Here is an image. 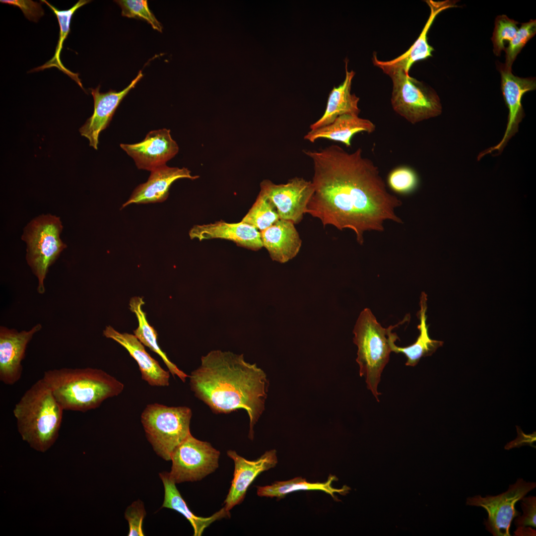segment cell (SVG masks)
I'll return each instance as SVG.
<instances>
[{
  "mask_svg": "<svg viewBox=\"0 0 536 536\" xmlns=\"http://www.w3.org/2000/svg\"><path fill=\"white\" fill-rule=\"evenodd\" d=\"M303 152L314 168V191L306 213L324 226L351 229L362 245L365 232L383 231L387 220L402 223L395 212L402 201L388 191L378 167L361 148L349 153L333 144Z\"/></svg>",
  "mask_w": 536,
  "mask_h": 536,
  "instance_id": "6da1fadb",
  "label": "cell"
},
{
  "mask_svg": "<svg viewBox=\"0 0 536 536\" xmlns=\"http://www.w3.org/2000/svg\"><path fill=\"white\" fill-rule=\"evenodd\" d=\"M195 396L217 413L243 409L250 419L249 438L265 410L268 381L256 364L243 355L213 350L202 357L201 364L189 376Z\"/></svg>",
  "mask_w": 536,
  "mask_h": 536,
  "instance_id": "7a4b0ae2",
  "label": "cell"
},
{
  "mask_svg": "<svg viewBox=\"0 0 536 536\" xmlns=\"http://www.w3.org/2000/svg\"><path fill=\"white\" fill-rule=\"evenodd\" d=\"M43 380L64 410L86 412L120 395L124 384L101 369H54L44 372Z\"/></svg>",
  "mask_w": 536,
  "mask_h": 536,
  "instance_id": "3957f363",
  "label": "cell"
},
{
  "mask_svg": "<svg viewBox=\"0 0 536 536\" xmlns=\"http://www.w3.org/2000/svg\"><path fill=\"white\" fill-rule=\"evenodd\" d=\"M64 410L41 378L23 394L13 413L23 440L36 451L45 452L58 439Z\"/></svg>",
  "mask_w": 536,
  "mask_h": 536,
  "instance_id": "277c9868",
  "label": "cell"
},
{
  "mask_svg": "<svg viewBox=\"0 0 536 536\" xmlns=\"http://www.w3.org/2000/svg\"><path fill=\"white\" fill-rule=\"evenodd\" d=\"M402 322L384 328L371 310L366 308L361 312L353 329V342L358 348L356 362L359 366L360 376L365 377L368 389L378 402L381 395L378 386L392 352L390 335L392 330Z\"/></svg>",
  "mask_w": 536,
  "mask_h": 536,
  "instance_id": "5b68a950",
  "label": "cell"
},
{
  "mask_svg": "<svg viewBox=\"0 0 536 536\" xmlns=\"http://www.w3.org/2000/svg\"><path fill=\"white\" fill-rule=\"evenodd\" d=\"M191 409L185 406L148 404L141 414L146 437L156 453L171 460L176 448L191 434Z\"/></svg>",
  "mask_w": 536,
  "mask_h": 536,
  "instance_id": "8992f818",
  "label": "cell"
},
{
  "mask_svg": "<svg viewBox=\"0 0 536 536\" xmlns=\"http://www.w3.org/2000/svg\"><path fill=\"white\" fill-rule=\"evenodd\" d=\"M63 226L59 217L41 214L24 229L21 239L27 245L26 260L38 280L37 291H45L44 281L49 267L67 247L60 238Z\"/></svg>",
  "mask_w": 536,
  "mask_h": 536,
  "instance_id": "52a82bcc",
  "label": "cell"
},
{
  "mask_svg": "<svg viewBox=\"0 0 536 536\" xmlns=\"http://www.w3.org/2000/svg\"><path fill=\"white\" fill-rule=\"evenodd\" d=\"M386 74L392 80L393 109L407 122L415 124L442 113L440 98L431 87L402 70H390Z\"/></svg>",
  "mask_w": 536,
  "mask_h": 536,
  "instance_id": "ba28073f",
  "label": "cell"
},
{
  "mask_svg": "<svg viewBox=\"0 0 536 536\" xmlns=\"http://www.w3.org/2000/svg\"><path fill=\"white\" fill-rule=\"evenodd\" d=\"M536 487L535 482L526 481L519 478L515 483L509 485L507 491L500 494L469 497L466 503L468 506L480 507L485 510L488 516L483 524L486 530L493 536H510L512 522L521 514L515 508L516 503Z\"/></svg>",
  "mask_w": 536,
  "mask_h": 536,
  "instance_id": "9c48e42d",
  "label": "cell"
},
{
  "mask_svg": "<svg viewBox=\"0 0 536 536\" xmlns=\"http://www.w3.org/2000/svg\"><path fill=\"white\" fill-rule=\"evenodd\" d=\"M219 456L220 452L209 443L191 434L172 454L169 476L176 484L200 480L218 468Z\"/></svg>",
  "mask_w": 536,
  "mask_h": 536,
  "instance_id": "30bf717a",
  "label": "cell"
},
{
  "mask_svg": "<svg viewBox=\"0 0 536 536\" xmlns=\"http://www.w3.org/2000/svg\"><path fill=\"white\" fill-rule=\"evenodd\" d=\"M261 191L275 206L280 219L299 223L306 213L314 193L312 181L295 177L286 184H275L268 180L260 184Z\"/></svg>",
  "mask_w": 536,
  "mask_h": 536,
  "instance_id": "8fae6325",
  "label": "cell"
},
{
  "mask_svg": "<svg viewBox=\"0 0 536 536\" xmlns=\"http://www.w3.org/2000/svg\"><path fill=\"white\" fill-rule=\"evenodd\" d=\"M497 67L501 74L503 96L509 110L507 127L499 143L480 153L478 159L494 151H497L499 153L502 151L509 139L518 131L519 125L525 116L522 104L523 95L536 88L535 78L517 76L512 73V70L505 69L499 63Z\"/></svg>",
  "mask_w": 536,
  "mask_h": 536,
  "instance_id": "7c38bea8",
  "label": "cell"
},
{
  "mask_svg": "<svg viewBox=\"0 0 536 536\" xmlns=\"http://www.w3.org/2000/svg\"><path fill=\"white\" fill-rule=\"evenodd\" d=\"M134 161L138 169L151 171L166 164L179 151V147L166 129L151 131L141 141L120 144Z\"/></svg>",
  "mask_w": 536,
  "mask_h": 536,
  "instance_id": "4fadbf2b",
  "label": "cell"
},
{
  "mask_svg": "<svg viewBox=\"0 0 536 536\" xmlns=\"http://www.w3.org/2000/svg\"><path fill=\"white\" fill-rule=\"evenodd\" d=\"M42 328L38 324L29 331L18 332L1 326L0 328V380L12 385L21 377L22 361L28 343L34 335Z\"/></svg>",
  "mask_w": 536,
  "mask_h": 536,
  "instance_id": "5bb4252c",
  "label": "cell"
},
{
  "mask_svg": "<svg viewBox=\"0 0 536 536\" xmlns=\"http://www.w3.org/2000/svg\"><path fill=\"white\" fill-rule=\"evenodd\" d=\"M227 456L234 463L233 478L224 503L229 511L244 500L248 487L261 472L275 467L278 462L275 450L266 451L258 459L249 461L239 455L236 451L228 450Z\"/></svg>",
  "mask_w": 536,
  "mask_h": 536,
  "instance_id": "9a60e30c",
  "label": "cell"
},
{
  "mask_svg": "<svg viewBox=\"0 0 536 536\" xmlns=\"http://www.w3.org/2000/svg\"><path fill=\"white\" fill-rule=\"evenodd\" d=\"M142 76V71L140 70L131 83L119 92L110 90L106 93H101L100 85L96 88L90 89L94 100V112L79 129V132L88 139L90 146L98 149L100 133L109 126L121 102Z\"/></svg>",
  "mask_w": 536,
  "mask_h": 536,
  "instance_id": "2e32d148",
  "label": "cell"
},
{
  "mask_svg": "<svg viewBox=\"0 0 536 536\" xmlns=\"http://www.w3.org/2000/svg\"><path fill=\"white\" fill-rule=\"evenodd\" d=\"M425 1L430 9L429 16L418 37L409 49L398 57L387 61L379 60L376 54L374 53L372 58L374 65L381 68L385 73L390 70H402L409 74V70L413 64L432 56L434 49L428 42L429 30L439 13L457 5L455 0H427Z\"/></svg>",
  "mask_w": 536,
  "mask_h": 536,
  "instance_id": "e0dca14e",
  "label": "cell"
},
{
  "mask_svg": "<svg viewBox=\"0 0 536 536\" xmlns=\"http://www.w3.org/2000/svg\"><path fill=\"white\" fill-rule=\"evenodd\" d=\"M148 180L136 187L129 200L122 208L132 203L146 204L161 202L169 196L172 184L180 179L195 180L198 176H193L187 168L170 167L166 164L151 171Z\"/></svg>",
  "mask_w": 536,
  "mask_h": 536,
  "instance_id": "ac0fdd59",
  "label": "cell"
},
{
  "mask_svg": "<svg viewBox=\"0 0 536 536\" xmlns=\"http://www.w3.org/2000/svg\"><path fill=\"white\" fill-rule=\"evenodd\" d=\"M104 335L124 347L136 361L141 378L151 386L166 387L169 385L170 373L163 369L158 362L145 350L144 345L134 335L121 333L108 326L103 331Z\"/></svg>",
  "mask_w": 536,
  "mask_h": 536,
  "instance_id": "d6986e66",
  "label": "cell"
},
{
  "mask_svg": "<svg viewBox=\"0 0 536 536\" xmlns=\"http://www.w3.org/2000/svg\"><path fill=\"white\" fill-rule=\"evenodd\" d=\"M189 234L191 239H197L199 241L211 239L228 240L252 250H259L263 247L260 231L242 221L231 223L221 220L194 225Z\"/></svg>",
  "mask_w": 536,
  "mask_h": 536,
  "instance_id": "ffe728a7",
  "label": "cell"
},
{
  "mask_svg": "<svg viewBox=\"0 0 536 536\" xmlns=\"http://www.w3.org/2000/svg\"><path fill=\"white\" fill-rule=\"evenodd\" d=\"M263 247L273 261L284 263L294 258L302 245L294 223L279 219L268 228L260 231Z\"/></svg>",
  "mask_w": 536,
  "mask_h": 536,
  "instance_id": "44dd1931",
  "label": "cell"
},
{
  "mask_svg": "<svg viewBox=\"0 0 536 536\" xmlns=\"http://www.w3.org/2000/svg\"><path fill=\"white\" fill-rule=\"evenodd\" d=\"M375 129V125L370 120L360 118L358 115L345 114L339 116L327 126L310 130L304 138L311 142H315L319 138H326L350 147L354 134L360 132L370 134Z\"/></svg>",
  "mask_w": 536,
  "mask_h": 536,
  "instance_id": "7402d4cb",
  "label": "cell"
},
{
  "mask_svg": "<svg viewBox=\"0 0 536 536\" xmlns=\"http://www.w3.org/2000/svg\"><path fill=\"white\" fill-rule=\"evenodd\" d=\"M427 301V294L422 292L420 297V310L417 313L420 321L417 326L419 335L413 343L406 347L398 346L395 343L399 339L397 334L391 333L390 335L391 351L404 355L407 358L406 366H415L422 357L431 355L443 344V341L432 339L429 336L428 325L426 324Z\"/></svg>",
  "mask_w": 536,
  "mask_h": 536,
  "instance_id": "603a6c76",
  "label": "cell"
},
{
  "mask_svg": "<svg viewBox=\"0 0 536 536\" xmlns=\"http://www.w3.org/2000/svg\"><path fill=\"white\" fill-rule=\"evenodd\" d=\"M345 64V76L343 81L338 87L333 88L329 94L324 114L318 121L310 126L311 130L327 126L341 115L351 114L359 115L360 112L358 105L359 98L351 93L352 80L355 72L353 70H348L347 59Z\"/></svg>",
  "mask_w": 536,
  "mask_h": 536,
  "instance_id": "cb8c5ba5",
  "label": "cell"
},
{
  "mask_svg": "<svg viewBox=\"0 0 536 536\" xmlns=\"http://www.w3.org/2000/svg\"><path fill=\"white\" fill-rule=\"evenodd\" d=\"M164 488V499L162 508L173 509L183 515L191 523L194 529V536H201L204 530L215 521L225 518H230V513L225 507L208 517L195 515L189 508L179 490L176 483L172 480L167 472L159 474Z\"/></svg>",
  "mask_w": 536,
  "mask_h": 536,
  "instance_id": "d4e9b609",
  "label": "cell"
},
{
  "mask_svg": "<svg viewBox=\"0 0 536 536\" xmlns=\"http://www.w3.org/2000/svg\"><path fill=\"white\" fill-rule=\"evenodd\" d=\"M144 302L142 297L135 296L130 301V309L134 313L138 320V325L134 331V335L138 339L151 350L157 353L163 360L170 373L174 376H178L183 382L189 376L181 370L171 362L167 355L160 348L157 342V333L148 322L146 313L142 310Z\"/></svg>",
  "mask_w": 536,
  "mask_h": 536,
  "instance_id": "484cf974",
  "label": "cell"
},
{
  "mask_svg": "<svg viewBox=\"0 0 536 536\" xmlns=\"http://www.w3.org/2000/svg\"><path fill=\"white\" fill-rule=\"evenodd\" d=\"M336 479L335 475L330 474L326 482L311 483L302 477H297L288 480L276 481L269 485L257 486V494L261 497L281 499L288 494L297 491L320 490L328 493L335 499V493L342 494L349 490L346 486L339 489L334 488L332 482Z\"/></svg>",
  "mask_w": 536,
  "mask_h": 536,
  "instance_id": "4316f807",
  "label": "cell"
},
{
  "mask_svg": "<svg viewBox=\"0 0 536 536\" xmlns=\"http://www.w3.org/2000/svg\"><path fill=\"white\" fill-rule=\"evenodd\" d=\"M41 1L46 4L56 15L60 26L59 38L54 57L43 66L33 69L30 72L43 70L45 68L56 67L70 76L80 87L83 89L80 80L78 78V74L72 72L64 66L60 60V55L63 48V42L70 31V24L72 16L77 9L90 1L79 0L70 8L63 10L56 8L47 0H42Z\"/></svg>",
  "mask_w": 536,
  "mask_h": 536,
  "instance_id": "83f0119b",
  "label": "cell"
},
{
  "mask_svg": "<svg viewBox=\"0 0 536 536\" xmlns=\"http://www.w3.org/2000/svg\"><path fill=\"white\" fill-rule=\"evenodd\" d=\"M279 219L275 206L260 192L255 202L241 221L261 231L271 226Z\"/></svg>",
  "mask_w": 536,
  "mask_h": 536,
  "instance_id": "f1b7e54d",
  "label": "cell"
},
{
  "mask_svg": "<svg viewBox=\"0 0 536 536\" xmlns=\"http://www.w3.org/2000/svg\"><path fill=\"white\" fill-rule=\"evenodd\" d=\"M419 179L416 172L407 166H401L393 169L388 174L387 184L395 193L409 195L418 188Z\"/></svg>",
  "mask_w": 536,
  "mask_h": 536,
  "instance_id": "f546056e",
  "label": "cell"
},
{
  "mask_svg": "<svg viewBox=\"0 0 536 536\" xmlns=\"http://www.w3.org/2000/svg\"><path fill=\"white\" fill-rule=\"evenodd\" d=\"M536 20L531 19L529 22L523 23L513 39L505 48V61L502 64L503 67L508 70H512V66L517 55L527 43L536 34Z\"/></svg>",
  "mask_w": 536,
  "mask_h": 536,
  "instance_id": "4dcf8cb0",
  "label": "cell"
},
{
  "mask_svg": "<svg viewBox=\"0 0 536 536\" xmlns=\"http://www.w3.org/2000/svg\"><path fill=\"white\" fill-rule=\"evenodd\" d=\"M519 22L509 18L506 15H500L495 20V26L491 38L493 43V53L496 56H500L505 50L506 41L510 42L518 30Z\"/></svg>",
  "mask_w": 536,
  "mask_h": 536,
  "instance_id": "1f68e13d",
  "label": "cell"
},
{
  "mask_svg": "<svg viewBox=\"0 0 536 536\" xmlns=\"http://www.w3.org/2000/svg\"><path fill=\"white\" fill-rule=\"evenodd\" d=\"M115 1L121 7L122 16L144 20L153 29L162 32V26L149 8L147 0H119Z\"/></svg>",
  "mask_w": 536,
  "mask_h": 536,
  "instance_id": "d6a6232c",
  "label": "cell"
},
{
  "mask_svg": "<svg viewBox=\"0 0 536 536\" xmlns=\"http://www.w3.org/2000/svg\"><path fill=\"white\" fill-rule=\"evenodd\" d=\"M146 515L143 504L140 500L133 502L125 511V518L129 525V536H143V520Z\"/></svg>",
  "mask_w": 536,
  "mask_h": 536,
  "instance_id": "836d02e7",
  "label": "cell"
},
{
  "mask_svg": "<svg viewBox=\"0 0 536 536\" xmlns=\"http://www.w3.org/2000/svg\"><path fill=\"white\" fill-rule=\"evenodd\" d=\"M521 507L523 515H519L514 520L516 527H536V497H524L521 500Z\"/></svg>",
  "mask_w": 536,
  "mask_h": 536,
  "instance_id": "e575fe53",
  "label": "cell"
},
{
  "mask_svg": "<svg viewBox=\"0 0 536 536\" xmlns=\"http://www.w3.org/2000/svg\"><path fill=\"white\" fill-rule=\"evenodd\" d=\"M0 2L19 7L31 21L37 22L44 14L40 3L31 0H0Z\"/></svg>",
  "mask_w": 536,
  "mask_h": 536,
  "instance_id": "d590c367",
  "label": "cell"
},
{
  "mask_svg": "<svg viewBox=\"0 0 536 536\" xmlns=\"http://www.w3.org/2000/svg\"><path fill=\"white\" fill-rule=\"evenodd\" d=\"M514 534L515 536H535L536 531L528 526L518 527H517V529L514 532Z\"/></svg>",
  "mask_w": 536,
  "mask_h": 536,
  "instance_id": "8d00e7d4",
  "label": "cell"
}]
</instances>
